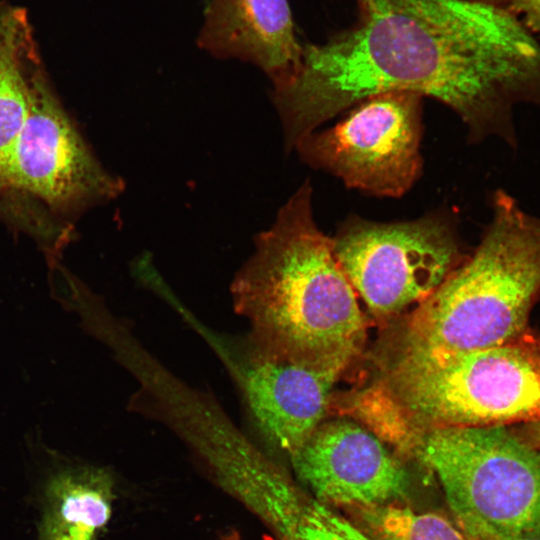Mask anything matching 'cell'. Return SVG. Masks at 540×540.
<instances>
[{"instance_id": "4fadbf2b", "label": "cell", "mask_w": 540, "mask_h": 540, "mask_svg": "<svg viewBox=\"0 0 540 540\" xmlns=\"http://www.w3.org/2000/svg\"><path fill=\"white\" fill-rule=\"evenodd\" d=\"M41 63L26 9L0 2V171L28 116L31 78Z\"/></svg>"}, {"instance_id": "5bb4252c", "label": "cell", "mask_w": 540, "mask_h": 540, "mask_svg": "<svg viewBox=\"0 0 540 540\" xmlns=\"http://www.w3.org/2000/svg\"><path fill=\"white\" fill-rule=\"evenodd\" d=\"M372 540H467L455 523L403 503L346 509Z\"/></svg>"}, {"instance_id": "d6986e66", "label": "cell", "mask_w": 540, "mask_h": 540, "mask_svg": "<svg viewBox=\"0 0 540 540\" xmlns=\"http://www.w3.org/2000/svg\"><path fill=\"white\" fill-rule=\"evenodd\" d=\"M220 540H240V535L237 531L231 530L222 535Z\"/></svg>"}, {"instance_id": "ba28073f", "label": "cell", "mask_w": 540, "mask_h": 540, "mask_svg": "<svg viewBox=\"0 0 540 540\" xmlns=\"http://www.w3.org/2000/svg\"><path fill=\"white\" fill-rule=\"evenodd\" d=\"M122 188L90 153L39 64L31 78L28 116L0 171V190L71 214L113 198Z\"/></svg>"}, {"instance_id": "7a4b0ae2", "label": "cell", "mask_w": 540, "mask_h": 540, "mask_svg": "<svg viewBox=\"0 0 540 540\" xmlns=\"http://www.w3.org/2000/svg\"><path fill=\"white\" fill-rule=\"evenodd\" d=\"M312 198L306 180L256 237L232 280V304L248 323L253 352L347 368L363 348L366 322L333 239L316 224Z\"/></svg>"}, {"instance_id": "ac0fdd59", "label": "cell", "mask_w": 540, "mask_h": 540, "mask_svg": "<svg viewBox=\"0 0 540 540\" xmlns=\"http://www.w3.org/2000/svg\"><path fill=\"white\" fill-rule=\"evenodd\" d=\"M531 434L536 443L540 445V421L533 422L531 425Z\"/></svg>"}, {"instance_id": "8fae6325", "label": "cell", "mask_w": 540, "mask_h": 540, "mask_svg": "<svg viewBox=\"0 0 540 540\" xmlns=\"http://www.w3.org/2000/svg\"><path fill=\"white\" fill-rule=\"evenodd\" d=\"M198 43L216 57L256 65L273 87L295 75L303 55L288 0H209Z\"/></svg>"}, {"instance_id": "277c9868", "label": "cell", "mask_w": 540, "mask_h": 540, "mask_svg": "<svg viewBox=\"0 0 540 540\" xmlns=\"http://www.w3.org/2000/svg\"><path fill=\"white\" fill-rule=\"evenodd\" d=\"M385 408L413 432L540 421V338L451 353L395 352L380 383Z\"/></svg>"}, {"instance_id": "8992f818", "label": "cell", "mask_w": 540, "mask_h": 540, "mask_svg": "<svg viewBox=\"0 0 540 540\" xmlns=\"http://www.w3.org/2000/svg\"><path fill=\"white\" fill-rule=\"evenodd\" d=\"M332 239L355 293L381 320L419 305L467 257L453 219L439 212L392 223L351 216Z\"/></svg>"}, {"instance_id": "7c38bea8", "label": "cell", "mask_w": 540, "mask_h": 540, "mask_svg": "<svg viewBox=\"0 0 540 540\" xmlns=\"http://www.w3.org/2000/svg\"><path fill=\"white\" fill-rule=\"evenodd\" d=\"M112 504L113 481L104 469L58 465L43 486L38 540H96Z\"/></svg>"}, {"instance_id": "9a60e30c", "label": "cell", "mask_w": 540, "mask_h": 540, "mask_svg": "<svg viewBox=\"0 0 540 540\" xmlns=\"http://www.w3.org/2000/svg\"><path fill=\"white\" fill-rule=\"evenodd\" d=\"M279 540H372L352 520L305 495L293 521Z\"/></svg>"}, {"instance_id": "30bf717a", "label": "cell", "mask_w": 540, "mask_h": 540, "mask_svg": "<svg viewBox=\"0 0 540 540\" xmlns=\"http://www.w3.org/2000/svg\"><path fill=\"white\" fill-rule=\"evenodd\" d=\"M227 362L258 430L289 458L324 421L333 387L346 369L268 358L248 347Z\"/></svg>"}, {"instance_id": "5b68a950", "label": "cell", "mask_w": 540, "mask_h": 540, "mask_svg": "<svg viewBox=\"0 0 540 540\" xmlns=\"http://www.w3.org/2000/svg\"><path fill=\"white\" fill-rule=\"evenodd\" d=\"M406 454L437 478L452 519L540 538V450L504 425L416 431Z\"/></svg>"}, {"instance_id": "9c48e42d", "label": "cell", "mask_w": 540, "mask_h": 540, "mask_svg": "<svg viewBox=\"0 0 540 540\" xmlns=\"http://www.w3.org/2000/svg\"><path fill=\"white\" fill-rule=\"evenodd\" d=\"M316 500L345 509L402 503L409 475L371 430L347 419L324 420L290 458Z\"/></svg>"}, {"instance_id": "6da1fadb", "label": "cell", "mask_w": 540, "mask_h": 540, "mask_svg": "<svg viewBox=\"0 0 540 540\" xmlns=\"http://www.w3.org/2000/svg\"><path fill=\"white\" fill-rule=\"evenodd\" d=\"M356 24L303 47L300 67L273 103L285 148L376 94L432 97L466 125L468 139L515 149L514 110L540 109V41L486 0H356Z\"/></svg>"}, {"instance_id": "2e32d148", "label": "cell", "mask_w": 540, "mask_h": 540, "mask_svg": "<svg viewBox=\"0 0 540 540\" xmlns=\"http://www.w3.org/2000/svg\"><path fill=\"white\" fill-rule=\"evenodd\" d=\"M515 17L540 41V0H486Z\"/></svg>"}, {"instance_id": "3957f363", "label": "cell", "mask_w": 540, "mask_h": 540, "mask_svg": "<svg viewBox=\"0 0 540 540\" xmlns=\"http://www.w3.org/2000/svg\"><path fill=\"white\" fill-rule=\"evenodd\" d=\"M491 208L479 245L409 314L396 352L470 351L526 332L540 293V216L502 189Z\"/></svg>"}, {"instance_id": "52a82bcc", "label": "cell", "mask_w": 540, "mask_h": 540, "mask_svg": "<svg viewBox=\"0 0 540 540\" xmlns=\"http://www.w3.org/2000/svg\"><path fill=\"white\" fill-rule=\"evenodd\" d=\"M422 99L407 91L368 97L335 126L307 135L295 150L303 162L349 188L401 197L422 173Z\"/></svg>"}, {"instance_id": "e0dca14e", "label": "cell", "mask_w": 540, "mask_h": 540, "mask_svg": "<svg viewBox=\"0 0 540 540\" xmlns=\"http://www.w3.org/2000/svg\"><path fill=\"white\" fill-rule=\"evenodd\" d=\"M467 540H540L539 537L499 531L483 522L471 519H453Z\"/></svg>"}]
</instances>
